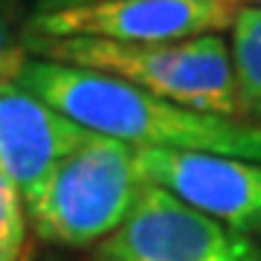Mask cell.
<instances>
[{"label":"cell","mask_w":261,"mask_h":261,"mask_svg":"<svg viewBox=\"0 0 261 261\" xmlns=\"http://www.w3.org/2000/svg\"><path fill=\"white\" fill-rule=\"evenodd\" d=\"M15 84L75 125L130 148L200 151L261 163V125L192 111L108 73L27 56Z\"/></svg>","instance_id":"1"},{"label":"cell","mask_w":261,"mask_h":261,"mask_svg":"<svg viewBox=\"0 0 261 261\" xmlns=\"http://www.w3.org/2000/svg\"><path fill=\"white\" fill-rule=\"evenodd\" d=\"M20 41L27 56L87 67L192 111L241 119L229 44L221 35H200L174 44H116L102 38H49L20 32Z\"/></svg>","instance_id":"2"},{"label":"cell","mask_w":261,"mask_h":261,"mask_svg":"<svg viewBox=\"0 0 261 261\" xmlns=\"http://www.w3.org/2000/svg\"><path fill=\"white\" fill-rule=\"evenodd\" d=\"M142 189L134 148L90 134L47 177L27 206L38 238L64 247L99 244L128 218Z\"/></svg>","instance_id":"3"},{"label":"cell","mask_w":261,"mask_h":261,"mask_svg":"<svg viewBox=\"0 0 261 261\" xmlns=\"http://www.w3.org/2000/svg\"><path fill=\"white\" fill-rule=\"evenodd\" d=\"M90 261H261V244L142 183L128 218L96 244Z\"/></svg>","instance_id":"4"},{"label":"cell","mask_w":261,"mask_h":261,"mask_svg":"<svg viewBox=\"0 0 261 261\" xmlns=\"http://www.w3.org/2000/svg\"><path fill=\"white\" fill-rule=\"evenodd\" d=\"M238 0H96L44 12L23 32L49 38H102L116 44H174L232 27Z\"/></svg>","instance_id":"5"},{"label":"cell","mask_w":261,"mask_h":261,"mask_svg":"<svg viewBox=\"0 0 261 261\" xmlns=\"http://www.w3.org/2000/svg\"><path fill=\"white\" fill-rule=\"evenodd\" d=\"M142 183L166 189L226 229L261 238V163L224 154L134 148Z\"/></svg>","instance_id":"6"},{"label":"cell","mask_w":261,"mask_h":261,"mask_svg":"<svg viewBox=\"0 0 261 261\" xmlns=\"http://www.w3.org/2000/svg\"><path fill=\"white\" fill-rule=\"evenodd\" d=\"M90 134L15 82L0 87V168L27 206L41 195L53 168Z\"/></svg>","instance_id":"7"},{"label":"cell","mask_w":261,"mask_h":261,"mask_svg":"<svg viewBox=\"0 0 261 261\" xmlns=\"http://www.w3.org/2000/svg\"><path fill=\"white\" fill-rule=\"evenodd\" d=\"M229 29V58L241 99V119L261 125V6H241Z\"/></svg>","instance_id":"8"},{"label":"cell","mask_w":261,"mask_h":261,"mask_svg":"<svg viewBox=\"0 0 261 261\" xmlns=\"http://www.w3.org/2000/svg\"><path fill=\"white\" fill-rule=\"evenodd\" d=\"M18 186L0 168V261H23L27 212Z\"/></svg>","instance_id":"9"},{"label":"cell","mask_w":261,"mask_h":261,"mask_svg":"<svg viewBox=\"0 0 261 261\" xmlns=\"http://www.w3.org/2000/svg\"><path fill=\"white\" fill-rule=\"evenodd\" d=\"M18 23V6L15 0H0V87L12 84L20 64L27 61V49L20 41V32H15Z\"/></svg>","instance_id":"10"},{"label":"cell","mask_w":261,"mask_h":261,"mask_svg":"<svg viewBox=\"0 0 261 261\" xmlns=\"http://www.w3.org/2000/svg\"><path fill=\"white\" fill-rule=\"evenodd\" d=\"M84 3H96V0H38L35 15L44 12H61V9H73V6H84Z\"/></svg>","instance_id":"11"},{"label":"cell","mask_w":261,"mask_h":261,"mask_svg":"<svg viewBox=\"0 0 261 261\" xmlns=\"http://www.w3.org/2000/svg\"><path fill=\"white\" fill-rule=\"evenodd\" d=\"M238 3H241V6H244V3H250V6H261V0H238Z\"/></svg>","instance_id":"12"}]
</instances>
